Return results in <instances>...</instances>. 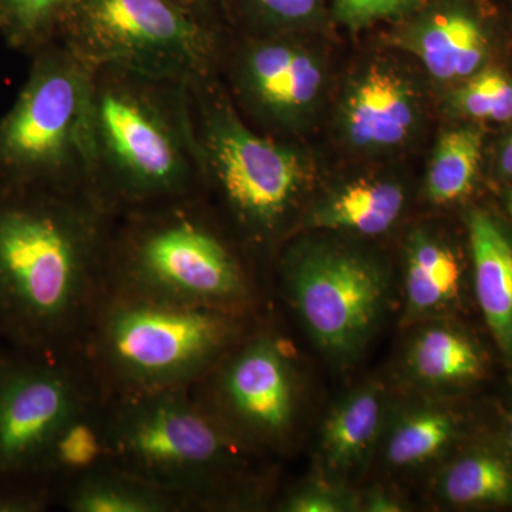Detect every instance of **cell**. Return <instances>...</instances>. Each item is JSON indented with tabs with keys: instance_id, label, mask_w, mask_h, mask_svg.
Segmentation results:
<instances>
[{
	"instance_id": "obj_1",
	"label": "cell",
	"mask_w": 512,
	"mask_h": 512,
	"mask_svg": "<svg viewBox=\"0 0 512 512\" xmlns=\"http://www.w3.org/2000/svg\"><path fill=\"white\" fill-rule=\"evenodd\" d=\"M114 217L87 188L0 184V343L79 353L107 289Z\"/></svg>"
},
{
	"instance_id": "obj_2",
	"label": "cell",
	"mask_w": 512,
	"mask_h": 512,
	"mask_svg": "<svg viewBox=\"0 0 512 512\" xmlns=\"http://www.w3.org/2000/svg\"><path fill=\"white\" fill-rule=\"evenodd\" d=\"M90 192L114 218L204 197L188 83L94 67Z\"/></svg>"
},
{
	"instance_id": "obj_3",
	"label": "cell",
	"mask_w": 512,
	"mask_h": 512,
	"mask_svg": "<svg viewBox=\"0 0 512 512\" xmlns=\"http://www.w3.org/2000/svg\"><path fill=\"white\" fill-rule=\"evenodd\" d=\"M113 466L183 498L191 512L262 507L261 457L215 420L190 389L110 396Z\"/></svg>"
},
{
	"instance_id": "obj_4",
	"label": "cell",
	"mask_w": 512,
	"mask_h": 512,
	"mask_svg": "<svg viewBox=\"0 0 512 512\" xmlns=\"http://www.w3.org/2000/svg\"><path fill=\"white\" fill-rule=\"evenodd\" d=\"M107 288L256 316L258 289L205 197L114 218Z\"/></svg>"
},
{
	"instance_id": "obj_5",
	"label": "cell",
	"mask_w": 512,
	"mask_h": 512,
	"mask_svg": "<svg viewBox=\"0 0 512 512\" xmlns=\"http://www.w3.org/2000/svg\"><path fill=\"white\" fill-rule=\"evenodd\" d=\"M255 325V316L107 288L82 353L110 396L191 389Z\"/></svg>"
},
{
	"instance_id": "obj_6",
	"label": "cell",
	"mask_w": 512,
	"mask_h": 512,
	"mask_svg": "<svg viewBox=\"0 0 512 512\" xmlns=\"http://www.w3.org/2000/svg\"><path fill=\"white\" fill-rule=\"evenodd\" d=\"M188 94L205 200L241 244L274 249L308 190V161L292 144L249 126L218 74L188 83Z\"/></svg>"
},
{
	"instance_id": "obj_7",
	"label": "cell",
	"mask_w": 512,
	"mask_h": 512,
	"mask_svg": "<svg viewBox=\"0 0 512 512\" xmlns=\"http://www.w3.org/2000/svg\"><path fill=\"white\" fill-rule=\"evenodd\" d=\"M30 59L28 79L0 117V184L90 190L94 67L62 40Z\"/></svg>"
},
{
	"instance_id": "obj_8",
	"label": "cell",
	"mask_w": 512,
	"mask_h": 512,
	"mask_svg": "<svg viewBox=\"0 0 512 512\" xmlns=\"http://www.w3.org/2000/svg\"><path fill=\"white\" fill-rule=\"evenodd\" d=\"M224 37L170 0H74L59 40L93 67L190 83L218 73Z\"/></svg>"
},
{
	"instance_id": "obj_9",
	"label": "cell",
	"mask_w": 512,
	"mask_h": 512,
	"mask_svg": "<svg viewBox=\"0 0 512 512\" xmlns=\"http://www.w3.org/2000/svg\"><path fill=\"white\" fill-rule=\"evenodd\" d=\"M278 268L282 291L313 345L338 365L355 362L389 305L382 262L345 245L302 241L282 252Z\"/></svg>"
},
{
	"instance_id": "obj_10",
	"label": "cell",
	"mask_w": 512,
	"mask_h": 512,
	"mask_svg": "<svg viewBox=\"0 0 512 512\" xmlns=\"http://www.w3.org/2000/svg\"><path fill=\"white\" fill-rule=\"evenodd\" d=\"M291 346L252 326L191 387L194 399L258 457L284 453L298 430L302 379Z\"/></svg>"
},
{
	"instance_id": "obj_11",
	"label": "cell",
	"mask_w": 512,
	"mask_h": 512,
	"mask_svg": "<svg viewBox=\"0 0 512 512\" xmlns=\"http://www.w3.org/2000/svg\"><path fill=\"white\" fill-rule=\"evenodd\" d=\"M101 390L80 352L37 355L0 343V478L37 481L64 421Z\"/></svg>"
},
{
	"instance_id": "obj_12",
	"label": "cell",
	"mask_w": 512,
	"mask_h": 512,
	"mask_svg": "<svg viewBox=\"0 0 512 512\" xmlns=\"http://www.w3.org/2000/svg\"><path fill=\"white\" fill-rule=\"evenodd\" d=\"M225 72L235 106L276 131L298 126L323 87L318 57L289 35L248 36L231 56L221 53L218 73ZM217 73V74H218Z\"/></svg>"
},
{
	"instance_id": "obj_13",
	"label": "cell",
	"mask_w": 512,
	"mask_h": 512,
	"mask_svg": "<svg viewBox=\"0 0 512 512\" xmlns=\"http://www.w3.org/2000/svg\"><path fill=\"white\" fill-rule=\"evenodd\" d=\"M400 43L437 82L453 87L495 64L493 25L467 0H448L421 13L404 30Z\"/></svg>"
},
{
	"instance_id": "obj_14",
	"label": "cell",
	"mask_w": 512,
	"mask_h": 512,
	"mask_svg": "<svg viewBox=\"0 0 512 512\" xmlns=\"http://www.w3.org/2000/svg\"><path fill=\"white\" fill-rule=\"evenodd\" d=\"M466 225L477 303L498 352L512 366V222L474 207Z\"/></svg>"
},
{
	"instance_id": "obj_15",
	"label": "cell",
	"mask_w": 512,
	"mask_h": 512,
	"mask_svg": "<svg viewBox=\"0 0 512 512\" xmlns=\"http://www.w3.org/2000/svg\"><path fill=\"white\" fill-rule=\"evenodd\" d=\"M417 121L412 86L399 73L373 66L350 87L342 107L346 138L362 150L400 146Z\"/></svg>"
},
{
	"instance_id": "obj_16",
	"label": "cell",
	"mask_w": 512,
	"mask_h": 512,
	"mask_svg": "<svg viewBox=\"0 0 512 512\" xmlns=\"http://www.w3.org/2000/svg\"><path fill=\"white\" fill-rule=\"evenodd\" d=\"M386 392L379 383L356 387L330 410L319 436V477L349 485L362 476L382 439Z\"/></svg>"
},
{
	"instance_id": "obj_17",
	"label": "cell",
	"mask_w": 512,
	"mask_h": 512,
	"mask_svg": "<svg viewBox=\"0 0 512 512\" xmlns=\"http://www.w3.org/2000/svg\"><path fill=\"white\" fill-rule=\"evenodd\" d=\"M464 266L457 249L429 229H414L404 258L403 325L441 319L463 292Z\"/></svg>"
},
{
	"instance_id": "obj_18",
	"label": "cell",
	"mask_w": 512,
	"mask_h": 512,
	"mask_svg": "<svg viewBox=\"0 0 512 512\" xmlns=\"http://www.w3.org/2000/svg\"><path fill=\"white\" fill-rule=\"evenodd\" d=\"M110 394H94L69 417L50 441L35 478L55 495L77 478L113 466L110 439Z\"/></svg>"
},
{
	"instance_id": "obj_19",
	"label": "cell",
	"mask_w": 512,
	"mask_h": 512,
	"mask_svg": "<svg viewBox=\"0 0 512 512\" xmlns=\"http://www.w3.org/2000/svg\"><path fill=\"white\" fill-rule=\"evenodd\" d=\"M421 325L404 355V370L414 384L423 389L446 390L484 379L487 357L467 332L443 319Z\"/></svg>"
},
{
	"instance_id": "obj_20",
	"label": "cell",
	"mask_w": 512,
	"mask_h": 512,
	"mask_svg": "<svg viewBox=\"0 0 512 512\" xmlns=\"http://www.w3.org/2000/svg\"><path fill=\"white\" fill-rule=\"evenodd\" d=\"M434 495L454 508L512 507V458L481 443L457 454L434 478Z\"/></svg>"
},
{
	"instance_id": "obj_21",
	"label": "cell",
	"mask_w": 512,
	"mask_h": 512,
	"mask_svg": "<svg viewBox=\"0 0 512 512\" xmlns=\"http://www.w3.org/2000/svg\"><path fill=\"white\" fill-rule=\"evenodd\" d=\"M463 427V417L443 404L404 407L384 424L380 439L384 463L393 470L426 466L457 443Z\"/></svg>"
},
{
	"instance_id": "obj_22",
	"label": "cell",
	"mask_w": 512,
	"mask_h": 512,
	"mask_svg": "<svg viewBox=\"0 0 512 512\" xmlns=\"http://www.w3.org/2000/svg\"><path fill=\"white\" fill-rule=\"evenodd\" d=\"M56 507L69 512H191L183 498L116 466L77 478L57 494Z\"/></svg>"
},
{
	"instance_id": "obj_23",
	"label": "cell",
	"mask_w": 512,
	"mask_h": 512,
	"mask_svg": "<svg viewBox=\"0 0 512 512\" xmlns=\"http://www.w3.org/2000/svg\"><path fill=\"white\" fill-rule=\"evenodd\" d=\"M402 185L386 180H360L326 198L306 215V227L376 237L389 231L402 215Z\"/></svg>"
},
{
	"instance_id": "obj_24",
	"label": "cell",
	"mask_w": 512,
	"mask_h": 512,
	"mask_svg": "<svg viewBox=\"0 0 512 512\" xmlns=\"http://www.w3.org/2000/svg\"><path fill=\"white\" fill-rule=\"evenodd\" d=\"M485 156V134L478 124L451 128L437 141L426 178L427 197L437 205L467 200L476 190Z\"/></svg>"
},
{
	"instance_id": "obj_25",
	"label": "cell",
	"mask_w": 512,
	"mask_h": 512,
	"mask_svg": "<svg viewBox=\"0 0 512 512\" xmlns=\"http://www.w3.org/2000/svg\"><path fill=\"white\" fill-rule=\"evenodd\" d=\"M74 0H0V35L29 57L59 40Z\"/></svg>"
},
{
	"instance_id": "obj_26",
	"label": "cell",
	"mask_w": 512,
	"mask_h": 512,
	"mask_svg": "<svg viewBox=\"0 0 512 512\" xmlns=\"http://www.w3.org/2000/svg\"><path fill=\"white\" fill-rule=\"evenodd\" d=\"M450 106L467 123L512 124V74L490 64L453 87Z\"/></svg>"
},
{
	"instance_id": "obj_27",
	"label": "cell",
	"mask_w": 512,
	"mask_h": 512,
	"mask_svg": "<svg viewBox=\"0 0 512 512\" xmlns=\"http://www.w3.org/2000/svg\"><path fill=\"white\" fill-rule=\"evenodd\" d=\"M256 35H291L318 18L322 0H242Z\"/></svg>"
},
{
	"instance_id": "obj_28",
	"label": "cell",
	"mask_w": 512,
	"mask_h": 512,
	"mask_svg": "<svg viewBox=\"0 0 512 512\" xmlns=\"http://www.w3.org/2000/svg\"><path fill=\"white\" fill-rule=\"evenodd\" d=\"M286 512H346L360 510V495L348 485L332 483L322 477L298 485L279 501Z\"/></svg>"
},
{
	"instance_id": "obj_29",
	"label": "cell",
	"mask_w": 512,
	"mask_h": 512,
	"mask_svg": "<svg viewBox=\"0 0 512 512\" xmlns=\"http://www.w3.org/2000/svg\"><path fill=\"white\" fill-rule=\"evenodd\" d=\"M56 507L45 484L22 478H0V512H45Z\"/></svg>"
},
{
	"instance_id": "obj_30",
	"label": "cell",
	"mask_w": 512,
	"mask_h": 512,
	"mask_svg": "<svg viewBox=\"0 0 512 512\" xmlns=\"http://www.w3.org/2000/svg\"><path fill=\"white\" fill-rule=\"evenodd\" d=\"M417 0H336L338 18L350 28H362L377 20L406 15Z\"/></svg>"
},
{
	"instance_id": "obj_31",
	"label": "cell",
	"mask_w": 512,
	"mask_h": 512,
	"mask_svg": "<svg viewBox=\"0 0 512 512\" xmlns=\"http://www.w3.org/2000/svg\"><path fill=\"white\" fill-rule=\"evenodd\" d=\"M360 510L367 512H397L403 511L402 501L397 495L389 493L384 488H372L365 495H360Z\"/></svg>"
},
{
	"instance_id": "obj_32",
	"label": "cell",
	"mask_w": 512,
	"mask_h": 512,
	"mask_svg": "<svg viewBox=\"0 0 512 512\" xmlns=\"http://www.w3.org/2000/svg\"><path fill=\"white\" fill-rule=\"evenodd\" d=\"M508 127L507 133L495 147L494 171L501 181L512 185V124Z\"/></svg>"
},
{
	"instance_id": "obj_33",
	"label": "cell",
	"mask_w": 512,
	"mask_h": 512,
	"mask_svg": "<svg viewBox=\"0 0 512 512\" xmlns=\"http://www.w3.org/2000/svg\"><path fill=\"white\" fill-rule=\"evenodd\" d=\"M170 2L190 13L194 18L200 19L202 22L214 26V28L221 29L217 20L214 19V15H212L211 0H170Z\"/></svg>"
},
{
	"instance_id": "obj_34",
	"label": "cell",
	"mask_w": 512,
	"mask_h": 512,
	"mask_svg": "<svg viewBox=\"0 0 512 512\" xmlns=\"http://www.w3.org/2000/svg\"><path fill=\"white\" fill-rule=\"evenodd\" d=\"M504 446L512 458V402L504 414Z\"/></svg>"
},
{
	"instance_id": "obj_35",
	"label": "cell",
	"mask_w": 512,
	"mask_h": 512,
	"mask_svg": "<svg viewBox=\"0 0 512 512\" xmlns=\"http://www.w3.org/2000/svg\"><path fill=\"white\" fill-rule=\"evenodd\" d=\"M505 212H507L508 220L512 222V185H508L503 195Z\"/></svg>"
}]
</instances>
